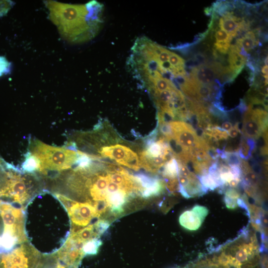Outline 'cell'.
Here are the masks:
<instances>
[{
    "label": "cell",
    "instance_id": "6da1fadb",
    "mask_svg": "<svg viewBox=\"0 0 268 268\" xmlns=\"http://www.w3.org/2000/svg\"><path fill=\"white\" fill-rule=\"evenodd\" d=\"M40 194L25 206V233L28 242L40 254L44 248H49V254L64 245L70 234L71 224L67 211L59 200L53 194L50 201H42Z\"/></svg>",
    "mask_w": 268,
    "mask_h": 268
},
{
    "label": "cell",
    "instance_id": "7a4b0ae2",
    "mask_svg": "<svg viewBox=\"0 0 268 268\" xmlns=\"http://www.w3.org/2000/svg\"><path fill=\"white\" fill-rule=\"evenodd\" d=\"M50 20L62 37L72 43L87 42L98 33L103 23V5L95 0L71 4L46 0Z\"/></svg>",
    "mask_w": 268,
    "mask_h": 268
},
{
    "label": "cell",
    "instance_id": "3957f363",
    "mask_svg": "<svg viewBox=\"0 0 268 268\" xmlns=\"http://www.w3.org/2000/svg\"><path fill=\"white\" fill-rule=\"evenodd\" d=\"M44 191V181L39 175L6 162L0 177V199L25 207Z\"/></svg>",
    "mask_w": 268,
    "mask_h": 268
},
{
    "label": "cell",
    "instance_id": "277c9868",
    "mask_svg": "<svg viewBox=\"0 0 268 268\" xmlns=\"http://www.w3.org/2000/svg\"><path fill=\"white\" fill-rule=\"evenodd\" d=\"M27 152L36 159L38 169L36 174L43 180L72 169L80 156L79 151L71 146H52L31 137Z\"/></svg>",
    "mask_w": 268,
    "mask_h": 268
},
{
    "label": "cell",
    "instance_id": "5b68a950",
    "mask_svg": "<svg viewBox=\"0 0 268 268\" xmlns=\"http://www.w3.org/2000/svg\"><path fill=\"white\" fill-rule=\"evenodd\" d=\"M24 216L25 207L0 199V253L27 241Z\"/></svg>",
    "mask_w": 268,
    "mask_h": 268
},
{
    "label": "cell",
    "instance_id": "8992f818",
    "mask_svg": "<svg viewBox=\"0 0 268 268\" xmlns=\"http://www.w3.org/2000/svg\"><path fill=\"white\" fill-rule=\"evenodd\" d=\"M41 255L26 241L0 253V268H36Z\"/></svg>",
    "mask_w": 268,
    "mask_h": 268
},
{
    "label": "cell",
    "instance_id": "52a82bcc",
    "mask_svg": "<svg viewBox=\"0 0 268 268\" xmlns=\"http://www.w3.org/2000/svg\"><path fill=\"white\" fill-rule=\"evenodd\" d=\"M267 112L249 106L244 116L242 128V132L246 138L258 139L267 131Z\"/></svg>",
    "mask_w": 268,
    "mask_h": 268
},
{
    "label": "cell",
    "instance_id": "ba28073f",
    "mask_svg": "<svg viewBox=\"0 0 268 268\" xmlns=\"http://www.w3.org/2000/svg\"><path fill=\"white\" fill-rule=\"evenodd\" d=\"M99 153L103 157H108L134 170L137 171L141 167L137 154L126 146L116 144L103 146Z\"/></svg>",
    "mask_w": 268,
    "mask_h": 268
},
{
    "label": "cell",
    "instance_id": "9c48e42d",
    "mask_svg": "<svg viewBox=\"0 0 268 268\" xmlns=\"http://www.w3.org/2000/svg\"><path fill=\"white\" fill-rule=\"evenodd\" d=\"M172 137L175 141L186 150L194 147L201 140L196 131L189 124L183 121H172L169 123Z\"/></svg>",
    "mask_w": 268,
    "mask_h": 268
},
{
    "label": "cell",
    "instance_id": "30bf717a",
    "mask_svg": "<svg viewBox=\"0 0 268 268\" xmlns=\"http://www.w3.org/2000/svg\"><path fill=\"white\" fill-rule=\"evenodd\" d=\"M208 213L207 208L196 205L191 210L183 212L179 217V223L184 228L191 231L198 230Z\"/></svg>",
    "mask_w": 268,
    "mask_h": 268
},
{
    "label": "cell",
    "instance_id": "8fae6325",
    "mask_svg": "<svg viewBox=\"0 0 268 268\" xmlns=\"http://www.w3.org/2000/svg\"><path fill=\"white\" fill-rule=\"evenodd\" d=\"M133 176L139 186V193L144 198L157 196L163 189V181L157 178L151 177L142 174Z\"/></svg>",
    "mask_w": 268,
    "mask_h": 268
},
{
    "label": "cell",
    "instance_id": "7c38bea8",
    "mask_svg": "<svg viewBox=\"0 0 268 268\" xmlns=\"http://www.w3.org/2000/svg\"><path fill=\"white\" fill-rule=\"evenodd\" d=\"M218 71L214 66H200L192 69L190 79L199 85L210 86Z\"/></svg>",
    "mask_w": 268,
    "mask_h": 268
},
{
    "label": "cell",
    "instance_id": "4fadbf2b",
    "mask_svg": "<svg viewBox=\"0 0 268 268\" xmlns=\"http://www.w3.org/2000/svg\"><path fill=\"white\" fill-rule=\"evenodd\" d=\"M165 156L152 157L144 151L139 153V162L141 167L151 173H157L170 160Z\"/></svg>",
    "mask_w": 268,
    "mask_h": 268
},
{
    "label": "cell",
    "instance_id": "5bb4252c",
    "mask_svg": "<svg viewBox=\"0 0 268 268\" xmlns=\"http://www.w3.org/2000/svg\"><path fill=\"white\" fill-rule=\"evenodd\" d=\"M69 266L62 261L57 253L41 255L36 268H76Z\"/></svg>",
    "mask_w": 268,
    "mask_h": 268
},
{
    "label": "cell",
    "instance_id": "9a60e30c",
    "mask_svg": "<svg viewBox=\"0 0 268 268\" xmlns=\"http://www.w3.org/2000/svg\"><path fill=\"white\" fill-rule=\"evenodd\" d=\"M258 40L254 31H249L244 37L239 38L235 45L242 50L248 52L258 45Z\"/></svg>",
    "mask_w": 268,
    "mask_h": 268
},
{
    "label": "cell",
    "instance_id": "2e32d148",
    "mask_svg": "<svg viewBox=\"0 0 268 268\" xmlns=\"http://www.w3.org/2000/svg\"><path fill=\"white\" fill-rule=\"evenodd\" d=\"M162 176L164 179H172L178 178V165L174 157L167 161L163 167Z\"/></svg>",
    "mask_w": 268,
    "mask_h": 268
},
{
    "label": "cell",
    "instance_id": "e0dca14e",
    "mask_svg": "<svg viewBox=\"0 0 268 268\" xmlns=\"http://www.w3.org/2000/svg\"><path fill=\"white\" fill-rule=\"evenodd\" d=\"M102 244V242L98 237L93 238L85 242L82 247L84 255H96Z\"/></svg>",
    "mask_w": 268,
    "mask_h": 268
},
{
    "label": "cell",
    "instance_id": "ac0fdd59",
    "mask_svg": "<svg viewBox=\"0 0 268 268\" xmlns=\"http://www.w3.org/2000/svg\"><path fill=\"white\" fill-rule=\"evenodd\" d=\"M198 178L202 187L207 190H213L219 186L214 178L208 173L204 175L199 176Z\"/></svg>",
    "mask_w": 268,
    "mask_h": 268
},
{
    "label": "cell",
    "instance_id": "d6986e66",
    "mask_svg": "<svg viewBox=\"0 0 268 268\" xmlns=\"http://www.w3.org/2000/svg\"><path fill=\"white\" fill-rule=\"evenodd\" d=\"M215 43H230L233 38L230 34L220 28L214 30Z\"/></svg>",
    "mask_w": 268,
    "mask_h": 268
},
{
    "label": "cell",
    "instance_id": "ffe728a7",
    "mask_svg": "<svg viewBox=\"0 0 268 268\" xmlns=\"http://www.w3.org/2000/svg\"><path fill=\"white\" fill-rule=\"evenodd\" d=\"M226 159L224 160L228 165L239 166L241 159L238 152L225 151Z\"/></svg>",
    "mask_w": 268,
    "mask_h": 268
},
{
    "label": "cell",
    "instance_id": "44dd1931",
    "mask_svg": "<svg viewBox=\"0 0 268 268\" xmlns=\"http://www.w3.org/2000/svg\"><path fill=\"white\" fill-rule=\"evenodd\" d=\"M10 69V63L7 60L0 56V76L7 73Z\"/></svg>",
    "mask_w": 268,
    "mask_h": 268
},
{
    "label": "cell",
    "instance_id": "7402d4cb",
    "mask_svg": "<svg viewBox=\"0 0 268 268\" xmlns=\"http://www.w3.org/2000/svg\"><path fill=\"white\" fill-rule=\"evenodd\" d=\"M10 0H0V17L5 15L13 5Z\"/></svg>",
    "mask_w": 268,
    "mask_h": 268
},
{
    "label": "cell",
    "instance_id": "603a6c76",
    "mask_svg": "<svg viewBox=\"0 0 268 268\" xmlns=\"http://www.w3.org/2000/svg\"><path fill=\"white\" fill-rule=\"evenodd\" d=\"M237 200L229 198L226 196L224 197L225 203L229 208L233 209L238 206Z\"/></svg>",
    "mask_w": 268,
    "mask_h": 268
},
{
    "label": "cell",
    "instance_id": "cb8c5ba5",
    "mask_svg": "<svg viewBox=\"0 0 268 268\" xmlns=\"http://www.w3.org/2000/svg\"><path fill=\"white\" fill-rule=\"evenodd\" d=\"M228 135L232 138H235L238 135V133L240 132L239 129V123H236L234 127L229 131L227 132Z\"/></svg>",
    "mask_w": 268,
    "mask_h": 268
},
{
    "label": "cell",
    "instance_id": "d4e9b609",
    "mask_svg": "<svg viewBox=\"0 0 268 268\" xmlns=\"http://www.w3.org/2000/svg\"><path fill=\"white\" fill-rule=\"evenodd\" d=\"M225 196L234 199H238L239 198V193L233 189H230L225 192Z\"/></svg>",
    "mask_w": 268,
    "mask_h": 268
},
{
    "label": "cell",
    "instance_id": "484cf974",
    "mask_svg": "<svg viewBox=\"0 0 268 268\" xmlns=\"http://www.w3.org/2000/svg\"><path fill=\"white\" fill-rule=\"evenodd\" d=\"M232 127V124L227 121L223 123L221 126V128L227 132L230 131Z\"/></svg>",
    "mask_w": 268,
    "mask_h": 268
}]
</instances>
